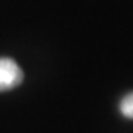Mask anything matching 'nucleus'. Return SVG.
I'll return each instance as SVG.
<instances>
[{"mask_svg": "<svg viewBox=\"0 0 133 133\" xmlns=\"http://www.w3.org/2000/svg\"><path fill=\"white\" fill-rule=\"evenodd\" d=\"M24 78L22 70L14 59L0 58V90H9L21 84Z\"/></svg>", "mask_w": 133, "mask_h": 133, "instance_id": "1", "label": "nucleus"}, {"mask_svg": "<svg viewBox=\"0 0 133 133\" xmlns=\"http://www.w3.org/2000/svg\"><path fill=\"white\" fill-rule=\"evenodd\" d=\"M120 112L126 118H133V92L126 95L120 102Z\"/></svg>", "mask_w": 133, "mask_h": 133, "instance_id": "2", "label": "nucleus"}]
</instances>
